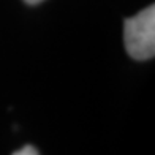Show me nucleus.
<instances>
[{
    "mask_svg": "<svg viewBox=\"0 0 155 155\" xmlns=\"http://www.w3.org/2000/svg\"><path fill=\"white\" fill-rule=\"evenodd\" d=\"M125 48L130 57L149 60L155 55V6L143 10L136 16L128 18L124 27Z\"/></svg>",
    "mask_w": 155,
    "mask_h": 155,
    "instance_id": "1",
    "label": "nucleus"
},
{
    "mask_svg": "<svg viewBox=\"0 0 155 155\" xmlns=\"http://www.w3.org/2000/svg\"><path fill=\"white\" fill-rule=\"evenodd\" d=\"M13 155H38V152H37V149H33L32 146H25V147H22L21 150L15 152Z\"/></svg>",
    "mask_w": 155,
    "mask_h": 155,
    "instance_id": "2",
    "label": "nucleus"
},
{
    "mask_svg": "<svg viewBox=\"0 0 155 155\" xmlns=\"http://www.w3.org/2000/svg\"><path fill=\"white\" fill-rule=\"evenodd\" d=\"M27 3H30V5H35V3H40V2H43V0H25Z\"/></svg>",
    "mask_w": 155,
    "mask_h": 155,
    "instance_id": "3",
    "label": "nucleus"
}]
</instances>
